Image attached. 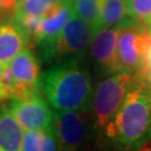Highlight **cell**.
<instances>
[{"mask_svg": "<svg viewBox=\"0 0 151 151\" xmlns=\"http://www.w3.org/2000/svg\"><path fill=\"white\" fill-rule=\"evenodd\" d=\"M102 135L119 151H137L151 140V96L143 78L128 93Z\"/></svg>", "mask_w": 151, "mask_h": 151, "instance_id": "cell-1", "label": "cell"}, {"mask_svg": "<svg viewBox=\"0 0 151 151\" xmlns=\"http://www.w3.org/2000/svg\"><path fill=\"white\" fill-rule=\"evenodd\" d=\"M83 60H63L42 74V92L53 110L90 111L93 84Z\"/></svg>", "mask_w": 151, "mask_h": 151, "instance_id": "cell-2", "label": "cell"}, {"mask_svg": "<svg viewBox=\"0 0 151 151\" xmlns=\"http://www.w3.org/2000/svg\"><path fill=\"white\" fill-rule=\"evenodd\" d=\"M143 77L132 70H122L105 76L93 90L90 113L92 129L102 134L110 120L122 105L124 99Z\"/></svg>", "mask_w": 151, "mask_h": 151, "instance_id": "cell-3", "label": "cell"}, {"mask_svg": "<svg viewBox=\"0 0 151 151\" xmlns=\"http://www.w3.org/2000/svg\"><path fill=\"white\" fill-rule=\"evenodd\" d=\"M4 86L7 100L42 92L40 64L30 48L22 49L9 64L6 65Z\"/></svg>", "mask_w": 151, "mask_h": 151, "instance_id": "cell-4", "label": "cell"}, {"mask_svg": "<svg viewBox=\"0 0 151 151\" xmlns=\"http://www.w3.org/2000/svg\"><path fill=\"white\" fill-rule=\"evenodd\" d=\"M95 29L73 11L53 45L44 53V60H83L90 50Z\"/></svg>", "mask_w": 151, "mask_h": 151, "instance_id": "cell-5", "label": "cell"}, {"mask_svg": "<svg viewBox=\"0 0 151 151\" xmlns=\"http://www.w3.org/2000/svg\"><path fill=\"white\" fill-rule=\"evenodd\" d=\"M25 131L37 130L54 132V110L42 92L24 97L7 100L5 105Z\"/></svg>", "mask_w": 151, "mask_h": 151, "instance_id": "cell-6", "label": "cell"}, {"mask_svg": "<svg viewBox=\"0 0 151 151\" xmlns=\"http://www.w3.org/2000/svg\"><path fill=\"white\" fill-rule=\"evenodd\" d=\"M151 46V34L140 26L120 29L118 55L122 70H132L143 77L148 70L147 56Z\"/></svg>", "mask_w": 151, "mask_h": 151, "instance_id": "cell-7", "label": "cell"}, {"mask_svg": "<svg viewBox=\"0 0 151 151\" xmlns=\"http://www.w3.org/2000/svg\"><path fill=\"white\" fill-rule=\"evenodd\" d=\"M119 34V28L113 27H100L94 32L90 54L101 76H109L122 70L118 55Z\"/></svg>", "mask_w": 151, "mask_h": 151, "instance_id": "cell-8", "label": "cell"}, {"mask_svg": "<svg viewBox=\"0 0 151 151\" xmlns=\"http://www.w3.org/2000/svg\"><path fill=\"white\" fill-rule=\"evenodd\" d=\"M54 130L60 151L82 150L86 139L83 112L54 110Z\"/></svg>", "mask_w": 151, "mask_h": 151, "instance_id": "cell-9", "label": "cell"}, {"mask_svg": "<svg viewBox=\"0 0 151 151\" xmlns=\"http://www.w3.org/2000/svg\"><path fill=\"white\" fill-rule=\"evenodd\" d=\"M73 14L70 0H63L49 9L43 17L35 42L38 44L42 55L53 45Z\"/></svg>", "mask_w": 151, "mask_h": 151, "instance_id": "cell-10", "label": "cell"}, {"mask_svg": "<svg viewBox=\"0 0 151 151\" xmlns=\"http://www.w3.org/2000/svg\"><path fill=\"white\" fill-rule=\"evenodd\" d=\"M29 37L17 24H0V63L9 64L27 47Z\"/></svg>", "mask_w": 151, "mask_h": 151, "instance_id": "cell-11", "label": "cell"}, {"mask_svg": "<svg viewBox=\"0 0 151 151\" xmlns=\"http://www.w3.org/2000/svg\"><path fill=\"white\" fill-rule=\"evenodd\" d=\"M25 129L11 112L0 108V151H22Z\"/></svg>", "mask_w": 151, "mask_h": 151, "instance_id": "cell-12", "label": "cell"}, {"mask_svg": "<svg viewBox=\"0 0 151 151\" xmlns=\"http://www.w3.org/2000/svg\"><path fill=\"white\" fill-rule=\"evenodd\" d=\"M100 15L101 27L122 29L138 26L129 17L127 0H100Z\"/></svg>", "mask_w": 151, "mask_h": 151, "instance_id": "cell-13", "label": "cell"}, {"mask_svg": "<svg viewBox=\"0 0 151 151\" xmlns=\"http://www.w3.org/2000/svg\"><path fill=\"white\" fill-rule=\"evenodd\" d=\"M22 151H60L54 132L27 130L24 134Z\"/></svg>", "mask_w": 151, "mask_h": 151, "instance_id": "cell-14", "label": "cell"}, {"mask_svg": "<svg viewBox=\"0 0 151 151\" xmlns=\"http://www.w3.org/2000/svg\"><path fill=\"white\" fill-rule=\"evenodd\" d=\"M73 11L95 30L101 27L100 0H70Z\"/></svg>", "mask_w": 151, "mask_h": 151, "instance_id": "cell-15", "label": "cell"}, {"mask_svg": "<svg viewBox=\"0 0 151 151\" xmlns=\"http://www.w3.org/2000/svg\"><path fill=\"white\" fill-rule=\"evenodd\" d=\"M129 17L140 27L147 28L151 22V0H127Z\"/></svg>", "mask_w": 151, "mask_h": 151, "instance_id": "cell-16", "label": "cell"}, {"mask_svg": "<svg viewBox=\"0 0 151 151\" xmlns=\"http://www.w3.org/2000/svg\"><path fill=\"white\" fill-rule=\"evenodd\" d=\"M63 0H22L14 15H32L43 17L49 9Z\"/></svg>", "mask_w": 151, "mask_h": 151, "instance_id": "cell-17", "label": "cell"}, {"mask_svg": "<svg viewBox=\"0 0 151 151\" xmlns=\"http://www.w3.org/2000/svg\"><path fill=\"white\" fill-rule=\"evenodd\" d=\"M20 0H0V14H15Z\"/></svg>", "mask_w": 151, "mask_h": 151, "instance_id": "cell-18", "label": "cell"}, {"mask_svg": "<svg viewBox=\"0 0 151 151\" xmlns=\"http://www.w3.org/2000/svg\"><path fill=\"white\" fill-rule=\"evenodd\" d=\"M5 70H6V65L2 64V63H0V103H2L4 101L7 100L5 86H4V75H5Z\"/></svg>", "mask_w": 151, "mask_h": 151, "instance_id": "cell-19", "label": "cell"}, {"mask_svg": "<svg viewBox=\"0 0 151 151\" xmlns=\"http://www.w3.org/2000/svg\"><path fill=\"white\" fill-rule=\"evenodd\" d=\"M143 82H145V84H146V86L148 88L149 93H150V96H151V67L148 68L146 74L143 75Z\"/></svg>", "mask_w": 151, "mask_h": 151, "instance_id": "cell-20", "label": "cell"}, {"mask_svg": "<svg viewBox=\"0 0 151 151\" xmlns=\"http://www.w3.org/2000/svg\"><path fill=\"white\" fill-rule=\"evenodd\" d=\"M147 64H148V68L151 67V46L148 52V56H147Z\"/></svg>", "mask_w": 151, "mask_h": 151, "instance_id": "cell-21", "label": "cell"}, {"mask_svg": "<svg viewBox=\"0 0 151 151\" xmlns=\"http://www.w3.org/2000/svg\"><path fill=\"white\" fill-rule=\"evenodd\" d=\"M140 151H151V148H149V147H147V148H143V149H141Z\"/></svg>", "mask_w": 151, "mask_h": 151, "instance_id": "cell-22", "label": "cell"}, {"mask_svg": "<svg viewBox=\"0 0 151 151\" xmlns=\"http://www.w3.org/2000/svg\"><path fill=\"white\" fill-rule=\"evenodd\" d=\"M148 32L151 34V22H150V24H149V26H148Z\"/></svg>", "mask_w": 151, "mask_h": 151, "instance_id": "cell-23", "label": "cell"}, {"mask_svg": "<svg viewBox=\"0 0 151 151\" xmlns=\"http://www.w3.org/2000/svg\"><path fill=\"white\" fill-rule=\"evenodd\" d=\"M22 0H20V2H22Z\"/></svg>", "mask_w": 151, "mask_h": 151, "instance_id": "cell-24", "label": "cell"}]
</instances>
